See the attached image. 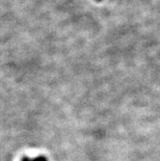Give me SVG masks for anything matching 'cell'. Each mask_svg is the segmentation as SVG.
<instances>
[{
  "mask_svg": "<svg viewBox=\"0 0 160 161\" xmlns=\"http://www.w3.org/2000/svg\"><path fill=\"white\" fill-rule=\"evenodd\" d=\"M99 1H100V0H99Z\"/></svg>",
  "mask_w": 160,
  "mask_h": 161,
  "instance_id": "3",
  "label": "cell"
},
{
  "mask_svg": "<svg viewBox=\"0 0 160 161\" xmlns=\"http://www.w3.org/2000/svg\"><path fill=\"white\" fill-rule=\"evenodd\" d=\"M20 161H32V158H29V157L24 156V157H22V158H21V160H20Z\"/></svg>",
  "mask_w": 160,
  "mask_h": 161,
  "instance_id": "2",
  "label": "cell"
},
{
  "mask_svg": "<svg viewBox=\"0 0 160 161\" xmlns=\"http://www.w3.org/2000/svg\"><path fill=\"white\" fill-rule=\"evenodd\" d=\"M32 161H47V158L45 156H38V157L32 158Z\"/></svg>",
  "mask_w": 160,
  "mask_h": 161,
  "instance_id": "1",
  "label": "cell"
}]
</instances>
